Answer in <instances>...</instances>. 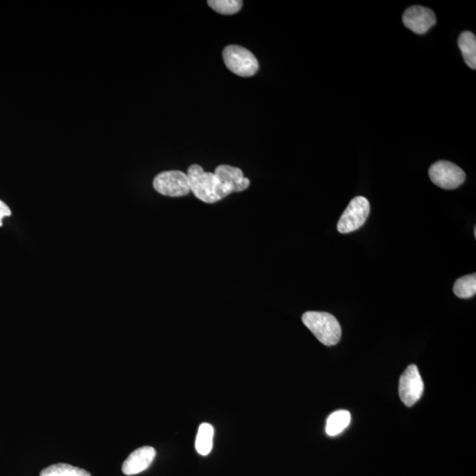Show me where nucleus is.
<instances>
[{
	"label": "nucleus",
	"mask_w": 476,
	"mask_h": 476,
	"mask_svg": "<svg viewBox=\"0 0 476 476\" xmlns=\"http://www.w3.org/2000/svg\"><path fill=\"white\" fill-rule=\"evenodd\" d=\"M186 175L191 192L205 203L217 202L232 193L214 173L205 172L200 165L190 166Z\"/></svg>",
	"instance_id": "f257e3e1"
},
{
	"label": "nucleus",
	"mask_w": 476,
	"mask_h": 476,
	"mask_svg": "<svg viewBox=\"0 0 476 476\" xmlns=\"http://www.w3.org/2000/svg\"><path fill=\"white\" fill-rule=\"evenodd\" d=\"M302 321L324 345L333 346L340 342L342 328L335 316L328 312L307 311Z\"/></svg>",
	"instance_id": "f03ea898"
},
{
	"label": "nucleus",
	"mask_w": 476,
	"mask_h": 476,
	"mask_svg": "<svg viewBox=\"0 0 476 476\" xmlns=\"http://www.w3.org/2000/svg\"><path fill=\"white\" fill-rule=\"evenodd\" d=\"M226 67L241 77H251L259 70V62L251 51L238 45H229L222 52Z\"/></svg>",
	"instance_id": "7ed1b4c3"
},
{
	"label": "nucleus",
	"mask_w": 476,
	"mask_h": 476,
	"mask_svg": "<svg viewBox=\"0 0 476 476\" xmlns=\"http://www.w3.org/2000/svg\"><path fill=\"white\" fill-rule=\"evenodd\" d=\"M370 210L369 200L366 198H354L340 218L337 224L339 232L347 234L362 227L369 217Z\"/></svg>",
	"instance_id": "20e7f679"
},
{
	"label": "nucleus",
	"mask_w": 476,
	"mask_h": 476,
	"mask_svg": "<svg viewBox=\"0 0 476 476\" xmlns=\"http://www.w3.org/2000/svg\"><path fill=\"white\" fill-rule=\"evenodd\" d=\"M153 186L156 192L169 197L186 196L191 192L188 177L179 170H170L158 174Z\"/></svg>",
	"instance_id": "39448f33"
},
{
	"label": "nucleus",
	"mask_w": 476,
	"mask_h": 476,
	"mask_svg": "<svg viewBox=\"0 0 476 476\" xmlns=\"http://www.w3.org/2000/svg\"><path fill=\"white\" fill-rule=\"evenodd\" d=\"M429 176L437 186L446 190L458 188L465 179L463 169L447 161H439L430 166Z\"/></svg>",
	"instance_id": "423d86ee"
},
{
	"label": "nucleus",
	"mask_w": 476,
	"mask_h": 476,
	"mask_svg": "<svg viewBox=\"0 0 476 476\" xmlns=\"http://www.w3.org/2000/svg\"><path fill=\"white\" fill-rule=\"evenodd\" d=\"M425 385L418 366L411 364L399 378V394L406 406H412L421 399Z\"/></svg>",
	"instance_id": "0eeeda50"
},
{
	"label": "nucleus",
	"mask_w": 476,
	"mask_h": 476,
	"mask_svg": "<svg viewBox=\"0 0 476 476\" xmlns=\"http://www.w3.org/2000/svg\"><path fill=\"white\" fill-rule=\"evenodd\" d=\"M403 22L413 33L423 34L435 25L437 19L432 10L421 6H413L406 10L403 15Z\"/></svg>",
	"instance_id": "6e6552de"
},
{
	"label": "nucleus",
	"mask_w": 476,
	"mask_h": 476,
	"mask_svg": "<svg viewBox=\"0 0 476 476\" xmlns=\"http://www.w3.org/2000/svg\"><path fill=\"white\" fill-rule=\"evenodd\" d=\"M156 455L155 448L143 446L139 448L131 453L124 461L122 465V472L126 475L140 474L150 467Z\"/></svg>",
	"instance_id": "1a4fd4ad"
},
{
	"label": "nucleus",
	"mask_w": 476,
	"mask_h": 476,
	"mask_svg": "<svg viewBox=\"0 0 476 476\" xmlns=\"http://www.w3.org/2000/svg\"><path fill=\"white\" fill-rule=\"evenodd\" d=\"M215 175L228 187L231 193H240L248 188L250 180L242 170L229 165H220L215 169Z\"/></svg>",
	"instance_id": "9d476101"
},
{
	"label": "nucleus",
	"mask_w": 476,
	"mask_h": 476,
	"mask_svg": "<svg viewBox=\"0 0 476 476\" xmlns=\"http://www.w3.org/2000/svg\"><path fill=\"white\" fill-rule=\"evenodd\" d=\"M465 63L469 67L476 69V38L470 31H464L461 34L458 41Z\"/></svg>",
	"instance_id": "9b49d317"
},
{
	"label": "nucleus",
	"mask_w": 476,
	"mask_h": 476,
	"mask_svg": "<svg viewBox=\"0 0 476 476\" xmlns=\"http://www.w3.org/2000/svg\"><path fill=\"white\" fill-rule=\"evenodd\" d=\"M350 421V413L347 410H339L333 413L326 422V432L330 437L339 435L349 425Z\"/></svg>",
	"instance_id": "f8f14e48"
},
{
	"label": "nucleus",
	"mask_w": 476,
	"mask_h": 476,
	"mask_svg": "<svg viewBox=\"0 0 476 476\" xmlns=\"http://www.w3.org/2000/svg\"><path fill=\"white\" fill-rule=\"evenodd\" d=\"M214 427L210 423H202L200 426L195 441V448L198 454L207 456L213 449Z\"/></svg>",
	"instance_id": "ddd939ff"
},
{
	"label": "nucleus",
	"mask_w": 476,
	"mask_h": 476,
	"mask_svg": "<svg viewBox=\"0 0 476 476\" xmlns=\"http://www.w3.org/2000/svg\"><path fill=\"white\" fill-rule=\"evenodd\" d=\"M40 476H91V474L70 464L58 463L43 469Z\"/></svg>",
	"instance_id": "4468645a"
},
{
	"label": "nucleus",
	"mask_w": 476,
	"mask_h": 476,
	"mask_svg": "<svg viewBox=\"0 0 476 476\" xmlns=\"http://www.w3.org/2000/svg\"><path fill=\"white\" fill-rule=\"evenodd\" d=\"M454 292L462 300L474 297L476 293V274H468L458 279L454 284Z\"/></svg>",
	"instance_id": "2eb2a0df"
},
{
	"label": "nucleus",
	"mask_w": 476,
	"mask_h": 476,
	"mask_svg": "<svg viewBox=\"0 0 476 476\" xmlns=\"http://www.w3.org/2000/svg\"><path fill=\"white\" fill-rule=\"evenodd\" d=\"M207 4L221 15H231L240 11L243 1L240 0H210Z\"/></svg>",
	"instance_id": "dca6fc26"
},
{
	"label": "nucleus",
	"mask_w": 476,
	"mask_h": 476,
	"mask_svg": "<svg viewBox=\"0 0 476 476\" xmlns=\"http://www.w3.org/2000/svg\"><path fill=\"white\" fill-rule=\"evenodd\" d=\"M12 212L10 210L8 205L0 200V227L3 225V219L11 217Z\"/></svg>",
	"instance_id": "f3484780"
},
{
	"label": "nucleus",
	"mask_w": 476,
	"mask_h": 476,
	"mask_svg": "<svg viewBox=\"0 0 476 476\" xmlns=\"http://www.w3.org/2000/svg\"><path fill=\"white\" fill-rule=\"evenodd\" d=\"M475 236H476V229L475 228Z\"/></svg>",
	"instance_id": "a211bd4d"
}]
</instances>
